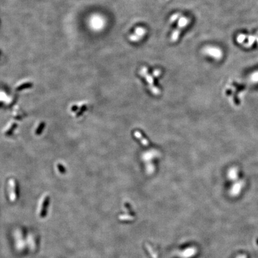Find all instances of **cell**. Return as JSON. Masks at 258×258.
I'll return each instance as SVG.
<instances>
[{
	"label": "cell",
	"instance_id": "6da1fadb",
	"mask_svg": "<svg viewBox=\"0 0 258 258\" xmlns=\"http://www.w3.org/2000/svg\"><path fill=\"white\" fill-rule=\"evenodd\" d=\"M49 203L50 197L48 195H44L40 198L37 208V214L40 218H44L46 216Z\"/></svg>",
	"mask_w": 258,
	"mask_h": 258
},
{
	"label": "cell",
	"instance_id": "7a4b0ae2",
	"mask_svg": "<svg viewBox=\"0 0 258 258\" xmlns=\"http://www.w3.org/2000/svg\"><path fill=\"white\" fill-rule=\"evenodd\" d=\"M17 181L14 179H11L9 182V198L11 201H15L17 199Z\"/></svg>",
	"mask_w": 258,
	"mask_h": 258
},
{
	"label": "cell",
	"instance_id": "3957f363",
	"mask_svg": "<svg viewBox=\"0 0 258 258\" xmlns=\"http://www.w3.org/2000/svg\"><path fill=\"white\" fill-rule=\"evenodd\" d=\"M206 54L212 56L216 59H220L222 56V52L218 48L214 47H208L204 50Z\"/></svg>",
	"mask_w": 258,
	"mask_h": 258
},
{
	"label": "cell",
	"instance_id": "277c9868",
	"mask_svg": "<svg viewBox=\"0 0 258 258\" xmlns=\"http://www.w3.org/2000/svg\"><path fill=\"white\" fill-rule=\"evenodd\" d=\"M17 127V124L15 123H10L6 127L5 131H4V135L7 136H10L12 135V133L13 131L15 130V129Z\"/></svg>",
	"mask_w": 258,
	"mask_h": 258
},
{
	"label": "cell",
	"instance_id": "5b68a950",
	"mask_svg": "<svg viewBox=\"0 0 258 258\" xmlns=\"http://www.w3.org/2000/svg\"><path fill=\"white\" fill-rule=\"evenodd\" d=\"M189 22H190L189 19L185 17H182L179 20L178 27L180 29H182L185 26H186Z\"/></svg>",
	"mask_w": 258,
	"mask_h": 258
},
{
	"label": "cell",
	"instance_id": "8992f818",
	"mask_svg": "<svg viewBox=\"0 0 258 258\" xmlns=\"http://www.w3.org/2000/svg\"><path fill=\"white\" fill-rule=\"evenodd\" d=\"M229 178L232 180H236L238 176V170L236 168H232L230 169L228 173Z\"/></svg>",
	"mask_w": 258,
	"mask_h": 258
},
{
	"label": "cell",
	"instance_id": "52a82bcc",
	"mask_svg": "<svg viewBox=\"0 0 258 258\" xmlns=\"http://www.w3.org/2000/svg\"><path fill=\"white\" fill-rule=\"evenodd\" d=\"M45 123L44 122H40L37 126L36 128V130H35V133H36V135H41V133L43 132V131L45 127Z\"/></svg>",
	"mask_w": 258,
	"mask_h": 258
},
{
	"label": "cell",
	"instance_id": "ba28073f",
	"mask_svg": "<svg viewBox=\"0 0 258 258\" xmlns=\"http://www.w3.org/2000/svg\"><path fill=\"white\" fill-rule=\"evenodd\" d=\"M56 169L58 173L61 174V175H64V174L66 173L65 167L60 163H57L56 165Z\"/></svg>",
	"mask_w": 258,
	"mask_h": 258
},
{
	"label": "cell",
	"instance_id": "9c48e42d",
	"mask_svg": "<svg viewBox=\"0 0 258 258\" xmlns=\"http://www.w3.org/2000/svg\"><path fill=\"white\" fill-rule=\"evenodd\" d=\"M135 34L140 37H142L146 34V30L142 27H137L135 29Z\"/></svg>",
	"mask_w": 258,
	"mask_h": 258
},
{
	"label": "cell",
	"instance_id": "30bf717a",
	"mask_svg": "<svg viewBox=\"0 0 258 258\" xmlns=\"http://www.w3.org/2000/svg\"><path fill=\"white\" fill-rule=\"evenodd\" d=\"M180 30H181V29L178 27V28L175 31H174V32L173 34V36L172 37V39H171L172 41L176 42L178 40L180 33Z\"/></svg>",
	"mask_w": 258,
	"mask_h": 258
},
{
	"label": "cell",
	"instance_id": "8fae6325",
	"mask_svg": "<svg viewBox=\"0 0 258 258\" xmlns=\"http://www.w3.org/2000/svg\"><path fill=\"white\" fill-rule=\"evenodd\" d=\"M241 186H242V185H241V182H239V183L235 184L234 185V187L233 188V189H232L233 193L234 194H237L240 192L241 188Z\"/></svg>",
	"mask_w": 258,
	"mask_h": 258
},
{
	"label": "cell",
	"instance_id": "7c38bea8",
	"mask_svg": "<svg viewBox=\"0 0 258 258\" xmlns=\"http://www.w3.org/2000/svg\"><path fill=\"white\" fill-rule=\"evenodd\" d=\"M31 87V85L29 84H29H23L17 86V87H16V89L17 90H19V91H21V90H22L23 89L30 88Z\"/></svg>",
	"mask_w": 258,
	"mask_h": 258
},
{
	"label": "cell",
	"instance_id": "4fadbf2b",
	"mask_svg": "<svg viewBox=\"0 0 258 258\" xmlns=\"http://www.w3.org/2000/svg\"><path fill=\"white\" fill-rule=\"evenodd\" d=\"M129 38H130V40L131 41H137L139 40H140L142 38L140 37L139 36H137V35H136V34H133V35H131Z\"/></svg>",
	"mask_w": 258,
	"mask_h": 258
},
{
	"label": "cell",
	"instance_id": "5bb4252c",
	"mask_svg": "<svg viewBox=\"0 0 258 258\" xmlns=\"http://www.w3.org/2000/svg\"><path fill=\"white\" fill-rule=\"evenodd\" d=\"M251 79L254 82H258V72L253 74L251 76Z\"/></svg>",
	"mask_w": 258,
	"mask_h": 258
},
{
	"label": "cell",
	"instance_id": "9a60e30c",
	"mask_svg": "<svg viewBox=\"0 0 258 258\" xmlns=\"http://www.w3.org/2000/svg\"><path fill=\"white\" fill-rule=\"evenodd\" d=\"M179 14H175V15H173L170 18V22H173L174 21H175L177 19V18L179 17Z\"/></svg>",
	"mask_w": 258,
	"mask_h": 258
}]
</instances>
